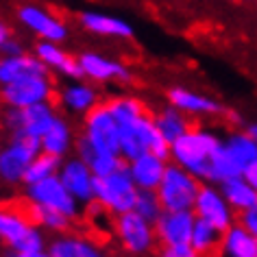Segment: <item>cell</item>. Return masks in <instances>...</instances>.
Here are the masks:
<instances>
[{
    "instance_id": "8",
    "label": "cell",
    "mask_w": 257,
    "mask_h": 257,
    "mask_svg": "<svg viewBox=\"0 0 257 257\" xmlns=\"http://www.w3.org/2000/svg\"><path fill=\"white\" fill-rule=\"evenodd\" d=\"M55 96V83L46 74H33L27 79L0 87V100L5 107H33L40 102H50Z\"/></svg>"
},
{
    "instance_id": "13",
    "label": "cell",
    "mask_w": 257,
    "mask_h": 257,
    "mask_svg": "<svg viewBox=\"0 0 257 257\" xmlns=\"http://www.w3.org/2000/svg\"><path fill=\"white\" fill-rule=\"evenodd\" d=\"M83 136L89 138L94 144L105 146L120 155V128L118 122L109 111L107 102H100L87 115H83Z\"/></svg>"
},
{
    "instance_id": "33",
    "label": "cell",
    "mask_w": 257,
    "mask_h": 257,
    "mask_svg": "<svg viewBox=\"0 0 257 257\" xmlns=\"http://www.w3.org/2000/svg\"><path fill=\"white\" fill-rule=\"evenodd\" d=\"M133 211L142 216L144 220L155 224L157 218L162 216V211H164V205L157 196V190H140L138 198H136V205H133Z\"/></svg>"
},
{
    "instance_id": "38",
    "label": "cell",
    "mask_w": 257,
    "mask_h": 257,
    "mask_svg": "<svg viewBox=\"0 0 257 257\" xmlns=\"http://www.w3.org/2000/svg\"><path fill=\"white\" fill-rule=\"evenodd\" d=\"M242 177L246 179V181L257 190V162H253L250 166H246V168L242 170Z\"/></svg>"
},
{
    "instance_id": "28",
    "label": "cell",
    "mask_w": 257,
    "mask_h": 257,
    "mask_svg": "<svg viewBox=\"0 0 257 257\" xmlns=\"http://www.w3.org/2000/svg\"><path fill=\"white\" fill-rule=\"evenodd\" d=\"M153 118H155V124H157L159 131H162V136L166 138V142L168 144L177 142V140L192 126L190 120H188V113L179 111V109L172 107L170 102L166 107L159 109L157 113H153Z\"/></svg>"
},
{
    "instance_id": "31",
    "label": "cell",
    "mask_w": 257,
    "mask_h": 257,
    "mask_svg": "<svg viewBox=\"0 0 257 257\" xmlns=\"http://www.w3.org/2000/svg\"><path fill=\"white\" fill-rule=\"evenodd\" d=\"M242 175V168L240 164L233 159V155L224 149V142L222 146L214 153L211 157V166H209V183H222L227 179H233V177H240Z\"/></svg>"
},
{
    "instance_id": "12",
    "label": "cell",
    "mask_w": 257,
    "mask_h": 257,
    "mask_svg": "<svg viewBox=\"0 0 257 257\" xmlns=\"http://www.w3.org/2000/svg\"><path fill=\"white\" fill-rule=\"evenodd\" d=\"M59 179L68 192L79 201L83 207H87L89 203H94V188H96V175L89 170V166L83 162L79 155H70L61 159L59 166Z\"/></svg>"
},
{
    "instance_id": "26",
    "label": "cell",
    "mask_w": 257,
    "mask_h": 257,
    "mask_svg": "<svg viewBox=\"0 0 257 257\" xmlns=\"http://www.w3.org/2000/svg\"><path fill=\"white\" fill-rule=\"evenodd\" d=\"M107 107L115 118V122H118V128L136 126L149 113L146 105L140 98H136V96H115V98L107 100Z\"/></svg>"
},
{
    "instance_id": "41",
    "label": "cell",
    "mask_w": 257,
    "mask_h": 257,
    "mask_svg": "<svg viewBox=\"0 0 257 257\" xmlns=\"http://www.w3.org/2000/svg\"><path fill=\"white\" fill-rule=\"evenodd\" d=\"M246 131H248V133H250V136H253V138L257 140V122H255V124H250V126L246 128Z\"/></svg>"
},
{
    "instance_id": "9",
    "label": "cell",
    "mask_w": 257,
    "mask_h": 257,
    "mask_svg": "<svg viewBox=\"0 0 257 257\" xmlns=\"http://www.w3.org/2000/svg\"><path fill=\"white\" fill-rule=\"evenodd\" d=\"M192 211L196 214V218L214 224V227L220 229L222 233L231 227V224L237 222V214L229 205L227 198H224L220 188H216L214 183H207V181L201 183V190H198V194H196Z\"/></svg>"
},
{
    "instance_id": "7",
    "label": "cell",
    "mask_w": 257,
    "mask_h": 257,
    "mask_svg": "<svg viewBox=\"0 0 257 257\" xmlns=\"http://www.w3.org/2000/svg\"><path fill=\"white\" fill-rule=\"evenodd\" d=\"M24 198H27V203L44 205V207L61 211L68 218H72L74 222L83 218V205L68 192L59 175L42 179V181H35V183H27Z\"/></svg>"
},
{
    "instance_id": "17",
    "label": "cell",
    "mask_w": 257,
    "mask_h": 257,
    "mask_svg": "<svg viewBox=\"0 0 257 257\" xmlns=\"http://www.w3.org/2000/svg\"><path fill=\"white\" fill-rule=\"evenodd\" d=\"M74 155H79L83 162L89 166V170H92L96 177H105V175H109V172L118 170V168H122V166L126 164L118 153L109 151V149H105V146L94 144L92 140L85 138L83 133L76 138Z\"/></svg>"
},
{
    "instance_id": "30",
    "label": "cell",
    "mask_w": 257,
    "mask_h": 257,
    "mask_svg": "<svg viewBox=\"0 0 257 257\" xmlns=\"http://www.w3.org/2000/svg\"><path fill=\"white\" fill-rule=\"evenodd\" d=\"M224 149L233 155V159L240 164L242 170L253 162H257V140L248 131H233L224 140Z\"/></svg>"
},
{
    "instance_id": "4",
    "label": "cell",
    "mask_w": 257,
    "mask_h": 257,
    "mask_svg": "<svg viewBox=\"0 0 257 257\" xmlns=\"http://www.w3.org/2000/svg\"><path fill=\"white\" fill-rule=\"evenodd\" d=\"M42 153L40 140L29 136H11L7 144L0 146V183L18 185L24 183L31 162Z\"/></svg>"
},
{
    "instance_id": "42",
    "label": "cell",
    "mask_w": 257,
    "mask_h": 257,
    "mask_svg": "<svg viewBox=\"0 0 257 257\" xmlns=\"http://www.w3.org/2000/svg\"><path fill=\"white\" fill-rule=\"evenodd\" d=\"M216 257H222V255H216Z\"/></svg>"
},
{
    "instance_id": "21",
    "label": "cell",
    "mask_w": 257,
    "mask_h": 257,
    "mask_svg": "<svg viewBox=\"0 0 257 257\" xmlns=\"http://www.w3.org/2000/svg\"><path fill=\"white\" fill-rule=\"evenodd\" d=\"M81 27L92 35L100 37H111V40H131L133 37V27L124 18L102 14V11H83L79 16Z\"/></svg>"
},
{
    "instance_id": "27",
    "label": "cell",
    "mask_w": 257,
    "mask_h": 257,
    "mask_svg": "<svg viewBox=\"0 0 257 257\" xmlns=\"http://www.w3.org/2000/svg\"><path fill=\"white\" fill-rule=\"evenodd\" d=\"M220 242H222V231L216 229L214 224L196 218L190 237V246L201 257H216L220 255Z\"/></svg>"
},
{
    "instance_id": "6",
    "label": "cell",
    "mask_w": 257,
    "mask_h": 257,
    "mask_svg": "<svg viewBox=\"0 0 257 257\" xmlns=\"http://www.w3.org/2000/svg\"><path fill=\"white\" fill-rule=\"evenodd\" d=\"M57 115L59 113L53 100L33 107H7L3 113V126L7 128L9 136H29L40 140Z\"/></svg>"
},
{
    "instance_id": "23",
    "label": "cell",
    "mask_w": 257,
    "mask_h": 257,
    "mask_svg": "<svg viewBox=\"0 0 257 257\" xmlns=\"http://www.w3.org/2000/svg\"><path fill=\"white\" fill-rule=\"evenodd\" d=\"M48 68L37 59V55L33 53H20V55H3L0 57V87L16 83L20 79L33 74H46Z\"/></svg>"
},
{
    "instance_id": "16",
    "label": "cell",
    "mask_w": 257,
    "mask_h": 257,
    "mask_svg": "<svg viewBox=\"0 0 257 257\" xmlns=\"http://www.w3.org/2000/svg\"><path fill=\"white\" fill-rule=\"evenodd\" d=\"M46 250L50 257H109L107 250L96 240L83 233H72V231L57 233L48 242Z\"/></svg>"
},
{
    "instance_id": "43",
    "label": "cell",
    "mask_w": 257,
    "mask_h": 257,
    "mask_svg": "<svg viewBox=\"0 0 257 257\" xmlns=\"http://www.w3.org/2000/svg\"><path fill=\"white\" fill-rule=\"evenodd\" d=\"M128 257H131V255H128Z\"/></svg>"
},
{
    "instance_id": "1",
    "label": "cell",
    "mask_w": 257,
    "mask_h": 257,
    "mask_svg": "<svg viewBox=\"0 0 257 257\" xmlns=\"http://www.w3.org/2000/svg\"><path fill=\"white\" fill-rule=\"evenodd\" d=\"M220 146L222 140L214 131L203 126H190L177 142L170 144V162L179 164L196 179L209 183L211 157Z\"/></svg>"
},
{
    "instance_id": "35",
    "label": "cell",
    "mask_w": 257,
    "mask_h": 257,
    "mask_svg": "<svg viewBox=\"0 0 257 257\" xmlns=\"http://www.w3.org/2000/svg\"><path fill=\"white\" fill-rule=\"evenodd\" d=\"M157 257H201L190 246H162L157 250Z\"/></svg>"
},
{
    "instance_id": "24",
    "label": "cell",
    "mask_w": 257,
    "mask_h": 257,
    "mask_svg": "<svg viewBox=\"0 0 257 257\" xmlns=\"http://www.w3.org/2000/svg\"><path fill=\"white\" fill-rule=\"evenodd\" d=\"M222 257H257V237L240 222L231 224L222 233L220 242Z\"/></svg>"
},
{
    "instance_id": "10",
    "label": "cell",
    "mask_w": 257,
    "mask_h": 257,
    "mask_svg": "<svg viewBox=\"0 0 257 257\" xmlns=\"http://www.w3.org/2000/svg\"><path fill=\"white\" fill-rule=\"evenodd\" d=\"M18 20L27 31H31L35 37H40V42H57L63 44L68 40L70 31L68 24L61 20L57 14L50 9L37 7V5H24L18 9Z\"/></svg>"
},
{
    "instance_id": "18",
    "label": "cell",
    "mask_w": 257,
    "mask_h": 257,
    "mask_svg": "<svg viewBox=\"0 0 257 257\" xmlns=\"http://www.w3.org/2000/svg\"><path fill=\"white\" fill-rule=\"evenodd\" d=\"M33 53L37 55V59L48 68V72H55V74L63 76V79H83L79 59H76L74 55H70L66 48H61V44L37 42Z\"/></svg>"
},
{
    "instance_id": "37",
    "label": "cell",
    "mask_w": 257,
    "mask_h": 257,
    "mask_svg": "<svg viewBox=\"0 0 257 257\" xmlns=\"http://www.w3.org/2000/svg\"><path fill=\"white\" fill-rule=\"evenodd\" d=\"M0 53H3V55H20V53H27V50H24V46H22L20 42L11 37V40L5 44L3 48H0Z\"/></svg>"
},
{
    "instance_id": "19",
    "label": "cell",
    "mask_w": 257,
    "mask_h": 257,
    "mask_svg": "<svg viewBox=\"0 0 257 257\" xmlns=\"http://www.w3.org/2000/svg\"><path fill=\"white\" fill-rule=\"evenodd\" d=\"M168 162L170 159H164V157L155 155V153L146 151L142 155H138L136 159L126 162V170H128V175L133 177V181H136L140 190H157L164 179Z\"/></svg>"
},
{
    "instance_id": "22",
    "label": "cell",
    "mask_w": 257,
    "mask_h": 257,
    "mask_svg": "<svg viewBox=\"0 0 257 257\" xmlns=\"http://www.w3.org/2000/svg\"><path fill=\"white\" fill-rule=\"evenodd\" d=\"M76 144V136L72 124L63 118V115H57L55 122L46 128V133L40 138V149L42 153H48V155H55L59 159H66L72 155Z\"/></svg>"
},
{
    "instance_id": "34",
    "label": "cell",
    "mask_w": 257,
    "mask_h": 257,
    "mask_svg": "<svg viewBox=\"0 0 257 257\" xmlns=\"http://www.w3.org/2000/svg\"><path fill=\"white\" fill-rule=\"evenodd\" d=\"M146 153L144 144H142V138L138 133V126H124L120 128V157L124 162H131L136 159L138 155Z\"/></svg>"
},
{
    "instance_id": "15",
    "label": "cell",
    "mask_w": 257,
    "mask_h": 257,
    "mask_svg": "<svg viewBox=\"0 0 257 257\" xmlns=\"http://www.w3.org/2000/svg\"><path fill=\"white\" fill-rule=\"evenodd\" d=\"M59 105L68 113L87 115L94 107L100 105V94L96 83L87 79H68V83L59 89Z\"/></svg>"
},
{
    "instance_id": "11",
    "label": "cell",
    "mask_w": 257,
    "mask_h": 257,
    "mask_svg": "<svg viewBox=\"0 0 257 257\" xmlns=\"http://www.w3.org/2000/svg\"><path fill=\"white\" fill-rule=\"evenodd\" d=\"M196 214L192 209H164L155 222L159 246H188Z\"/></svg>"
},
{
    "instance_id": "40",
    "label": "cell",
    "mask_w": 257,
    "mask_h": 257,
    "mask_svg": "<svg viewBox=\"0 0 257 257\" xmlns=\"http://www.w3.org/2000/svg\"><path fill=\"white\" fill-rule=\"evenodd\" d=\"M11 40V31H9V27L7 24H5L3 20H0V48L5 46V44H7Z\"/></svg>"
},
{
    "instance_id": "29",
    "label": "cell",
    "mask_w": 257,
    "mask_h": 257,
    "mask_svg": "<svg viewBox=\"0 0 257 257\" xmlns=\"http://www.w3.org/2000/svg\"><path fill=\"white\" fill-rule=\"evenodd\" d=\"M27 214L29 218L33 220L37 227L48 231V233H66L74 227V220L72 218H68L66 214H61V211L57 209H50V207H44V205H35V203H29L27 205Z\"/></svg>"
},
{
    "instance_id": "20",
    "label": "cell",
    "mask_w": 257,
    "mask_h": 257,
    "mask_svg": "<svg viewBox=\"0 0 257 257\" xmlns=\"http://www.w3.org/2000/svg\"><path fill=\"white\" fill-rule=\"evenodd\" d=\"M166 98L172 107H177L179 111L188 115H218L224 113L222 105L216 98H211L207 94H198L194 89L188 87H170Z\"/></svg>"
},
{
    "instance_id": "39",
    "label": "cell",
    "mask_w": 257,
    "mask_h": 257,
    "mask_svg": "<svg viewBox=\"0 0 257 257\" xmlns=\"http://www.w3.org/2000/svg\"><path fill=\"white\" fill-rule=\"evenodd\" d=\"M7 257H50L48 250H33V253H20V250H9Z\"/></svg>"
},
{
    "instance_id": "3",
    "label": "cell",
    "mask_w": 257,
    "mask_h": 257,
    "mask_svg": "<svg viewBox=\"0 0 257 257\" xmlns=\"http://www.w3.org/2000/svg\"><path fill=\"white\" fill-rule=\"evenodd\" d=\"M140 188L128 175L126 164L122 168L109 172L105 177H96V188H94V201L105 207L109 214L118 216L124 211H131L136 205Z\"/></svg>"
},
{
    "instance_id": "2",
    "label": "cell",
    "mask_w": 257,
    "mask_h": 257,
    "mask_svg": "<svg viewBox=\"0 0 257 257\" xmlns=\"http://www.w3.org/2000/svg\"><path fill=\"white\" fill-rule=\"evenodd\" d=\"M113 237L120 244V248L131 257H149L159 246L155 224L144 220L136 211L113 216Z\"/></svg>"
},
{
    "instance_id": "32",
    "label": "cell",
    "mask_w": 257,
    "mask_h": 257,
    "mask_svg": "<svg viewBox=\"0 0 257 257\" xmlns=\"http://www.w3.org/2000/svg\"><path fill=\"white\" fill-rule=\"evenodd\" d=\"M59 166H61L59 157L48 155V153H40V155L31 162L27 175H24V185L42 181V179H48V177H55L57 172H59Z\"/></svg>"
},
{
    "instance_id": "25",
    "label": "cell",
    "mask_w": 257,
    "mask_h": 257,
    "mask_svg": "<svg viewBox=\"0 0 257 257\" xmlns=\"http://www.w3.org/2000/svg\"><path fill=\"white\" fill-rule=\"evenodd\" d=\"M218 188H220V192L229 201L231 207H233L235 214H242V211H246L257 205V190L242 175L218 183Z\"/></svg>"
},
{
    "instance_id": "5",
    "label": "cell",
    "mask_w": 257,
    "mask_h": 257,
    "mask_svg": "<svg viewBox=\"0 0 257 257\" xmlns=\"http://www.w3.org/2000/svg\"><path fill=\"white\" fill-rule=\"evenodd\" d=\"M201 179H196L192 172L175 162H168L164 179L157 188V196L164 209H192L198 190H201Z\"/></svg>"
},
{
    "instance_id": "14",
    "label": "cell",
    "mask_w": 257,
    "mask_h": 257,
    "mask_svg": "<svg viewBox=\"0 0 257 257\" xmlns=\"http://www.w3.org/2000/svg\"><path fill=\"white\" fill-rule=\"evenodd\" d=\"M79 66L83 79L96 83H128L131 81V70H128L122 61L109 59V57L94 53V50H85L79 57Z\"/></svg>"
},
{
    "instance_id": "36",
    "label": "cell",
    "mask_w": 257,
    "mask_h": 257,
    "mask_svg": "<svg viewBox=\"0 0 257 257\" xmlns=\"http://www.w3.org/2000/svg\"><path fill=\"white\" fill-rule=\"evenodd\" d=\"M237 222H240L242 227H246L250 233L257 237V205L246 211H242V214H237Z\"/></svg>"
}]
</instances>
